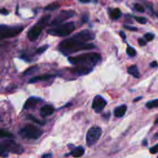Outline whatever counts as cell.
I'll return each instance as SVG.
<instances>
[{
  "mask_svg": "<svg viewBox=\"0 0 158 158\" xmlns=\"http://www.w3.org/2000/svg\"><path fill=\"white\" fill-rule=\"evenodd\" d=\"M41 101L40 98L35 97H31L26 100V103H25L24 106H23V109L25 110H29L33 109L35 106L38 105V103Z\"/></svg>",
  "mask_w": 158,
  "mask_h": 158,
  "instance_id": "cell-13",
  "label": "cell"
},
{
  "mask_svg": "<svg viewBox=\"0 0 158 158\" xmlns=\"http://www.w3.org/2000/svg\"><path fill=\"white\" fill-rule=\"evenodd\" d=\"M56 77V74H44L43 76H37V77L31 78L29 80V83H35L40 81H46V80H49Z\"/></svg>",
  "mask_w": 158,
  "mask_h": 158,
  "instance_id": "cell-14",
  "label": "cell"
},
{
  "mask_svg": "<svg viewBox=\"0 0 158 158\" xmlns=\"http://www.w3.org/2000/svg\"><path fill=\"white\" fill-rule=\"evenodd\" d=\"M154 140H158V133H157V134H154Z\"/></svg>",
  "mask_w": 158,
  "mask_h": 158,
  "instance_id": "cell-40",
  "label": "cell"
},
{
  "mask_svg": "<svg viewBox=\"0 0 158 158\" xmlns=\"http://www.w3.org/2000/svg\"><path fill=\"white\" fill-rule=\"evenodd\" d=\"M157 158H158V157H157Z\"/></svg>",
  "mask_w": 158,
  "mask_h": 158,
  "instance_id": "cell-44",
  "label": "cell"
},
{
  "mask_svg": "<svg viewBox=\"0 0 158 158\" xmlns=\"http://www.w3.org/2000/svg\"><path fill=\"white\" fill-rule=\"evenodd\" d=\"M80 2L81 3H90L91 1H82V0H80Z\"/></svg>",
  "mask_w": 158,
  "mask_h": 158,
  "instance_id": "cell-41",
  "label": "cell"
},
{
  "mask_svg": "<svg viewBox=\"0 0 158 158\" xmlns=\"http://www.w3.org/2000/svg\"><path fill=\"white\" fill-rule=\"evenodd\" d=\"M50 18V14H47V15H44V16H43L40 19V21H39L36 24L34 25V26L29 29L27 34L28 38H29V40H31V41H35V40H36L37 39H38L40 33H41L42 29L48 24V22H49Z\"/></svg>",
  "mask_w": 158,
  "mask_h": 158,
  "instance_id": "cell-5",
  "label": "cell"
},
{
  "mask_svg": "<svg viewBox=\"0 0 158 158\" xmlns=\"http://www.w3.org/2000/svg\"><path fill=\"white\" fill-rule=\"evenodd\" d=\"M156 15H157V16L158 17V12H157V13H156Z\"/></svg>",
  "mask_w": 158,
  "mask_h": 158,
  "instance_id": "cell-43",
  "label": "cell"
},
{
  "mask_svg": "<svg viewBox=\"0 0 158 158\" xmlns=\"http://www.w3.org/2000/svg\"><path fill=\"white\" fill-rule=\"evenodd\" d=\"M40 158H52V155L50 153H49V154H45Z\"/></svg>",
  "mask_w": 158,
  "mask_h": 158,
  "instance_id": "cell-35",
  "label": "cell"
},
{
  "mask_svg": "<svg viewBox=\"0 0 158 158\" xmlns=\"http://www.w3.org/2000/svg\"><path fill=\"white\" fill-rule=\"evenodd\" d=\"M88 20H89V15H88L87 13L83 14V15H82V17H81L82 23H87Z\"/></svg>",
  "mask_w": 158,
  "mask_h": 158,
  "instance_id": "cell-31",
  "label": "cell"
},
{
  "mask_svg": "<svg viewBox=\"0 0 158 158\" xmlns=\"http://www.w3.org/2000/svg\"><path fill=\"white\" fill-rule=\"evenodd\" d=\"M127 110V105H120V106H117L115 109V110H114V115H115V117H117V118L123 117V116L125 115V114H126Z\"/></svg>",
  "mask_w": 158,
  "mask_h": 158,
  "instance_id": "cell-17",
  "label": "cell"
},
{
  "mask_svg": "<svg viewBox=\"0 0 158 158\" xmlns=\"http://www.w3.org/2000/svg\"><path fill=\"white\" fill-rule=\"evenodd\" d=\"M75 23L73 22H69V23H63V24L55 26L52 29H49L47 31V33L51 35H55V36L65 37L72 33L75 30Z\"/></svg>",
  "mask_w": 158,
  "mask_h": 158,
  "instance_id": "cell-4",
  "label": "cell"
},
{
  "mask_svg": "<svg viewBox=\"0 0 158 158\" xmlns=\"http://www.w3.org/2000/svg\"><path fill=\"white\" fill-rule=\"evenodd\" d=\"M39 72V67L38 66H32V67L26 69L24 73H23V76H29L32 75V74L36 73Z\"/></svg>",
  "mask_w": 158,
  "mask_h": 158,
  "instance_id": "cell-22",
  "label": "cell"
},
{
  "mask_svg": "<svg viewBox=\"0 0 158 158\" xmlns=\"http://www.w3.org/2000/svg\"><path fill=\"white\" fill-rule=\"evenodd\" d=\"M102 135V129L100 127L94 126L89 129L87 131L86 137V145L88 147H91L96 144L100 140Z\"/></svg>",
  "mask_w": 158,
  "mask_h": 158,
  "instance_id": "cell-8",
  "label": "cell"
},
{
  "mask_svg": "<svg viewBox=\"0 0 158 158\" xmlns=\"http://www.w3.org/2000/svg\"><path fill=\"white\" fill-rule=\"evenodd\" d=\"M106 106V101L102 96L97 95L94 97L92 103V108L96 113H100Z\"/></svg>",
  "mask_w": 158,
  "mask_h": 158,
  "instance_id": "cell-11",
  "label": "cell"
},
{
  "mask_svg": "<svg viewBox=\"0 0 158 158\" xmlns=\"http://www.w3.org/2000/svg\"><path fill=\"white\" fill-rule=\"evenodd\" d=\"M134 9H135L136 11H137L139 12H141V13L144 12L145 11L144 7L141 4H140V3H135L134 4Z\"/></svg>",
  "mask_w": 158,
  "mask_h": 158,
  "instance_id": "cell-26",
  "label": "cell"
},
{
  "mask_svg": "<svg viewBox=\"0 0 158 158\" xmlns=\"http://www.w3.org/2000/svg\"><path fill=\"white\" fill-rule=\"evenodd\" d=\"M69 63L77 66H85L93 68L101 61V56L97 52L81 54L77 56H70L68 58Z\"/></svg>",
  "mask_w": 158,
  "mask_h": 158,
  "instance_id": "cell-2",
  "label": "cell"
},
{
  "mask_svg": "<svg viewBox=\"0 0 158 158\" xmlns=\"http://www.w3.org/2000/svg\"><path fill=\"white\" fill-rule=\"evenodd\" d=\"M85 153V149L82 146L80 147H77L74 149H73L68 154H66V156H72V157L78 158L81 157L82 156H83Z\"/></svg>",
  "mask_w": 158,
  "mask_h": 158,
  "instance_id": "cell-16",
  "label": "cell"
},
{
  "mask_svg": "<svg viewBox=\"0 0 158 158\" xmlns=\"http://www.w3.org/2000/svg\"><path fill=\"white\" fill-rule=\"evenodd\" d=\"M26 118L29 119V120H32V121L35 122V123H38V124H40V125H44L45 124V122L41 121V120H40L39 119H37L36 117H34V116L31 115V114H28V115L26 116Z\"/></svg>",
  "mask_w": 158,
  "mask_h": 158,
  "instance_id": "cell-24",
  "label": "cell"
},
{
  "mask_svg": "<svg viewBox=\"0 0 158 158\" xmlns=\"http://www.w3.org/2000/svg\"><path fill=\"white\" fill-rule=\"evenodd\" d=\"M54 111H55V109H54V107L52 106V105L46 104V105H44V106H42V107L40 108V115H41V117H46L52 115V114L54 113Z\"/></svg>",
  "mask_w": 158,
  "mask_h": 158,
  "instance_id": "cell-15",
  "label": "cell"
},
{
  "mask_svg": "<svg viewBox=\"0 0 158 158\" xmlns=\"http://www.w3.org/2000/svg\"><path fill=\"white\" fill-rule=\"evenodd\" d=\"M24 149L20 144L12 140H6L0 142V157H7L9 153L15 154H23Z\"/></svg>",
  "mask_w": 158,
  "mask_h": 158,
  "instance_id": "cell-3",
  "label": "cell"
},
{
  "mask_svg": "<svg viewBox=\"0 0 158 158\" xmlns=\"http://www.w3.org/2000/svg\"><path fill=\"white\" fill-rule=\"evenodd\" d=\"M123 27H124V29H128V30H131V31H135L136 32V31L138 30V29H137V27H135V26H127V25H124Z\"/></svg>",
  "mask_w": 158,
  "mask_h": 158,
  "instance_id": "cell-32",
  "label": "cell"
},
{
  "mask_svg": "<svg viewBox=\"0 0 158 158\" xmlns=\"http://www.w3.org/2000/svg\"><path fill=\"white\" fill-rule=\"evenodd\" d=\"M14 136L5 129H0V139L1 138H12Z\"/></svg>",
  "mask_w": 158,
  "mask_h": 158,
  "instance_id": "cell-21",
  "label": "cell"
},
{
  "mask_svg": "<svg viewBox=\"0 0 158 158\" xmlns=\"http://www.w3.org/2000/svg\"><path fill=\"white\" fill-rule=\"evenodd\" d=\"M60 7V3L57 2H55L50 3V4L47 5V6L45 7L44 10L46 11H55L56 9H58Z\"/></svg>",
  "mask_w": 158,
  "mask_h": 158,
  "instance_id": "cell-20",
  "label": "cell"
},
{
  "mask_svg": "<svg viewBox=\"0 0 158 158\" xmlns=\"http://www.w3.org/2000/svg\"><path fill=\"white\" fill-rule=\"evenodd\" d=\"M134 19H135V20L137 22V23H140V24H145V23H147V22H148L147 19L144 18V17L135 16L134 17Z\"/></svg>",
  "mask_w": 158,
  "mask_h": 158,
  "instance_id": "cell-27",
  "label": "cell"
},
{
  "mask_svg": "<svg viewBox=\"0 0 158 158\" xmlns=\"http://www.w3.org/2000/svg\"><path fill=\"white\" fill-rule=\"evenodd\" d=\"M158 152V143H157L156 145H154V147H152V148L150 149V153L152 154H157Z\"/></svg>",
  "mask_w": 158,
  "mask_h": 158,
  "instance_id": "cell-30",
  "label": "cell"
},
{
  "mask_svg": "<svg viewBox=\"0 0 158 158\" xmlns=\"http://www.w3.org/2000/svg\"><path fill=\"white\" fill-rule=\"evenodd\" d=\"M138 43H139V45H140V46H145V45L147 44V41H146V40H143V39L140 38V39H138Z\"/></svg>",
  "mask_w": 158,
  "mask_h": 158,
  "instance_id": "cell-33",
  "label": "cell"
},
{
  "mask_svg": "<svg viewBox=\"0 0 158 158\" xmlns=\"http://www.w3.org/2000/svg\"><path fill=\"white\" fill-rule=\"evenodd\" d=\"M93 70V68L85 67V66H76L74 68H70L69 71L73 75L84 76L89 74Z\"/></svg>",
  "mask_w": 158,
  "mask_h": 158,
  "instance_id": "cell-12",
  "label": "cell"
},
{
  "mask_svg": "<svg viewBox=\"0 0 158 158\" xmlns=\"http://www.w3.org/2000/svg\"><path fill=\"white\" fill-rule=\"evenodd\" d=\"M110 18L112 19L113 20H116V19H118L119 18L122 16V12L119 9H114L113 10H111L110 13Z\"/></svg>",
  "mask_w": 158,
  "mask_h": 158,
  "instance_id": "cell-19",
  "label": "cell"
},
{
  "mask_svg": "<svg viewBox=\"0 0 158 158\" xmlns=\"http://www.w3.org/2000/svg\"><path fill=\"white\" fill-rule=\"evenodd\" d=\"M127 73L130 75L133 76L134 78L139 79L140 77V71H139L138 68H137V66L136 65H133V66H129L127 69Z\"/></svg>",
  "mask_w": 158,
  "mask_h": 158,
  "instance_id": "cell-18",
  "label": "cell"
},
{
  "mask_svg": "<svg viewBox=\"0 0 158 158\" xmlns=\"http://www.w3.org/2000/svg\"><path fill=\"white\" fill-rule=\"evenodd\" d=\"M144 38L146 41L151 42L154 39V35L153 33H151V32H148V33L144 34Z\"/></svg>",
  "mask_w": 158,
  "mask_h": 158,
  "instance_id": "cell-28",
  "label": "cell"
},
{
  "mask_svg": "<svg viewBox=\"0 0 158 158\" xmlns=\"http://www.w3.org/2000/svg\"><path fill=\"white\" fill-rule=\"evenodd\" d=\"M42 131L33 124H26L19 131L22 137L29 140H37L42 135Z\"/></svg>",
  "mask_w": 158,
  "mask_h": 158,
  "instance_id": "cell-6",
  "label": "cell"
},
{
  "mask_svg": "<svg viewBox=\"0 0 158 158\" xmlns=\"http://www.w3.org/2000/svg\"><path fill=\"white\" fill-rule=\"evenodd\" d=\"M157 66H158V63H157V61H153L152 63H151V64H150V66H151V67H152V68L157 67Z\"/></svg>",
  "mask_w": 158,
  "mask_h": 158,
  "instance_id": "cell-36",
  "label": "cell"
},
{
  "mask_svg": "<svg viewBox=\"0 0 158 158\" xmlns=\"http://www.w3.org/2000/svg\"><path fill=\"white\" fill-rule=\"evenodd\" d=\"M48 47H49V46H47V45H46V46H41V47H40L38 49H37V53L42 54L43 52H44L46 50V49H47Z\"/></svg>",
  "mask_w": 158,
  "mask_h": 158,
  "instance_id": "cell-29",
  "label": "cell"
},
{
  "mask_svg": "<svg viewBox=\"0 0 158 158\" xmlns=\"http://www.w3.org/2000/svg\"><path fill=\"white\" fill-rule=\"evenodd\" d=\"M142 99V97H137L136 99H134V102H137V101H139L140 100H141Z\"/></svg>",
  "mask_w": 158,
  "mask_h": 158,
  "instance_id": "cell-39",
  "label": "cell"
},
{
  "mask_svg": "<svg viewBox=\"0 0 158 158\" xmlns=\"http://www.w3.org/2000/svg\"><path fill=\"white\" fill-rule=\"evenodd\" d=\"M146 106L148 109H153V108L158 107V99L148 102V103H146Z\"/></svg>",
  "mask_w": 158,
  "mask_h": 158,
  "instance_id": "cell-23",
  "label": "cell"
},
{
  "mask_svg": "<svg viewBox=\"0 0 158 158\" xmlns=\"http://www.w3.org/2000/svg\"><path fill=\"white\" fill-rule=\"evenodd\" d=\"M110 117V113H107L106 114H104V115H103V117H105L106 120H108Z\"/></svg>",
  "mask_w": 158,
  "mask_h": 158,
  "instance_id": "cell-38",
  "label": "cell"
},
{
  "mask_svg": "<svg viewBox=\"0 0 158 158\" xmlns=\"http://www.w3.org/2000/svg\"><path fill=\"white\" fill-rule=\"evenodd\" d=\"M23 26H9L6 25H0V40L7 38H12L22 32Z\"/></svg>",
  "mask_w": 158,
  "mask_h": 158,
  "instance_id": "cell-7",
  "label": "cell"
},
{
  "mask_svg": "<svg viewBox=\"0 0 158 158\" xmlns=\"http://www.w3.org/2000/svg\"><path fill=\"white\" fill-rule=\"evenodd\" d=\"M143 144L144 145V146H147V145H148V143H147V140H143Z\"/></svg>",
  "mask_w": 158,
  "mask_h": 158,
  "instance_id": "cell-42",
  "label": "cell"
},
{
  "mask_svg": "<svg viewBox=\"0 0 158 158\" xmlns=\"http://www.w3.org/2000/svg\"><path fill=\"white\" fill-rule=\"evenodd\" d=\"M120 35L121 36V38L123 39V40H125V39H126V34H125L124 32H123V31H120Z\"/></svg>",
  "mask_w": 158,
  "mask_h": 158,
  "instance_id": "cell-37",
  "label": "cell"
},
{
  "mask_svg": "<svg viewBox=\"0 0 158 158\" xmlns=\"http://www.w3.org/2000/svg\"><path fill=\"white\" fill-rule=\"evenodd\" d=\"M94 48H96V46L93 43H84L77 39H74L73 37L63 40L60 42L58 46L59 50L65 56H69L79 51L89 50Z\"/></svg>",
  "mask_w": 158,
  "mask_h": 158,
  "instance_id": "cell-1",
  "label": "cell"
},
{
  "mask_svg": "<svg viewBox=\"0 0 158 158\" xmlns=\"http://www.w3.org/2000/svg\"><path fill=\"white\" fill-rule=\"evenodd\" d=\"M76 15V12L73 10H63L61 12L57 15V16L55 17L53 20L52 21V23H50V26H52V28L55 27V26H59V25H61L62 23H63L64 21L67 20L68 19L72 18L74 15Z\"/></svg>",
  "mask_w": 158,
  "mask_h": 158,
  "instance_id": "cell-9",
  "label": "cell"
},
{
  "mask_svg": "<svg viewBox=\"0 0 158 158\" xmlns=\"http://www.w3.org/2000/svg\"><path fill=\"white\" fill-rule=\"evenodd\" d=\"M74 39H77V40H80L82 42H84V43H87L89 41H92L95 39V34L90 30H88V29H83V30L80 31V32H77L75 35H73Z\"/></svg>",
  "mask_w": 158,
  "mask_h": 158,
  "instance_id": "cell-10",
  "label": "cell"
},
{
  "mask_svg": "<svg viewBox=\"0 0 158 158\" xmlns=\"http://www.w3.org/2000/svg\"><path fill=\"white\" fill-rule=\"evenodd\" d=\"M127 54L128 56H130L134 57L137 55V52H136L135 49L133 48L132 46H127Z\"/></svg>",
  "mask_w": 158,
  "mask_h": 158,
  "instance_id": "cell-25",
  "label": "cell"
},
{
  "mask_svg": "<svg viewBox=\"0 0 158 158\" xmlns=\"http://www.w3.org/2000/svg\"><path fill=\"white\" fill-rule=\"evenodd\" d=\"M9 12L7 9H0V14H2V15H8Z\"/></svg>",
  "mask_w": 158,
  "mask_h": 158,
  "instance_id": "cell-34",
  "label": "cell"
}]
</instances>
